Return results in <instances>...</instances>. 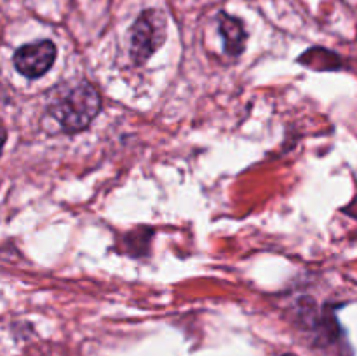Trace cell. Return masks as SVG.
<instances>
[{"instance_id": "obj_3", "label": "cell", "mask_w": 357, "mask_h": 356, "mask_svg": "<svg viewBox=\"0 0 357 356\" xmlns=\"http://www.w3.org/2000/svg\"><path fill=\"white\" fill-rule=\"evenodd\" d=\"M56 59V45L51 40H38L16 49L13 65L26 79H38L51 70Z\"/></svg>"}, {"instance_id": "obj_5", "label": "cell", "mask_w": 357, "mask_h": 356, "mask_svg": "<svg viewBox=\"0 0 357 356\" xmlns=\"http://www.w3.org/2000/svg\"><path fill=\"white\" fill-rule=\"evenodd\" d=\"M282 356H295V355H282Z\"/></svg>"}, {"instance_id": "obj_1", "label": "cell", "mask_w": 357, "mask_h": 356, "mask_svg": "<svg viewBox=\"0 0 357 356\" xmlns=\"http://www.w3.org/2000/svg\"><path fill=\"white\" fill-rule=\"evenodd\" d=\"M101 112V96L89 82H80L59 96L49 107V114L56 119L65 133L82 131Z\"/></svg>"}, {"instance_id": "obj_2", "label": "cell", "mask_w": 357, "mask_h": 356, "mask_svg": "<svg viewBox=\"0 0 357 356\" xmlns=\"http://www.w3.org/2000/svg\"><path fill=\"white\" fill-rule=\"evenodd\" d=\"M167 37V21L160 10L146 9L129 30V54L136 65H143Z\"/></svg>"}, {"instance_id": "obj_4", "label": "cell", "mask_w": 357, "mask_h": 356, "mask_svg": "<svg viewBox=\"0 0 357 356\" xmlns=\"http://www.w3.org/2000/svg\"><path fill=\"white\" fill-rule=\"evenodd\" d=\"M218 28L223 37V47H225L227 54L239 56L244 51V47H246L248 38L243 21L227 13H220Z\"/></svg>"}]
</instances>
